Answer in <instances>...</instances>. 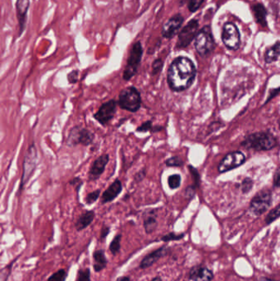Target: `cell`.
<instances>
[{
	"mask_svg": "<svg viewBox=\"0 0 280 281\" xmlns=\"http://www.w3.org/2000/svg\"><path fill=\"white\" fill-rule=\"evenodd\" d=\"M199 32V22L197 19H192L187 25L182 27L177 35V49H185L192 43Z\"/></svg>",
	"mask_w": 280,
	"mask_h": 281,
	"instance_id": "obj_8",
	"label": "cell"
},
{
	"mask_svg": "<svg viewBox=\"0 0 280 281\" xmlns=\"http://www.w3.org/2000/svg\"><path fill=\"white\" fill-rule=\"evenodd\" d=\"M280 56V41L276 42L273 46L267 49L265 55V61L266 64H271L278 60Z\"/></svg>",
	"mask_w": 280,
	"mask_h": 281,
	"instance_id": "obj_23",
	"label": "cell"
},
{
	"mask_svg": "<svg viewBox=\"0 0 280 281\" xmlns=\"http://www.w3.org/2000/svg\"><path fill=\"white\" fill-rule=\"evenodd\" d=\"M163 68H164L163 59L160 58L155 59L151 64V72H150L151 76H155L160 74V71H162Z\"/></svg>",
	"mask_w": 280,
	"mask_h": 281,
	"instance_id": "obj_27",
	"label": "cell"
},
{
	"mask_svg": "<svg viewBox=\"0 0 280 281\" xmlns=\"http://www.w3.org/2000/svg\"><path fill=\"white\" fill-rule=\"evenodd\" d=\"M109 161V155L108 154H103V155H100L97 159H96L92 165H91L90 170L88 173V180L89 181H96L101 177V175H103L105 170L106 166L108 164Z\"/></svg>",
	"mask_w": 280,
	"mask_h": 281,
	"instance_id": "obj_14",
	"label": "cell"
},
{
	"mask_svg": "<svg viewBox=\"0 0 280 281\" xmlns=\"http://www.w3.org/2000/svg\"><path fill=\"white\" fill-rule=\"evenodd\" d=\"M144 49L140 40L136 41L131 48L127 64L123 70V79L124 81H130L138 73L142 59Z\"/></svg>",
	"mask_w": 280,
	"mask_h": 281,
	"instance_id": "obj_3",
	"label": "cell"
},
{
	"mask_svg": "<svg viewBox=\"0 0 280 281\" xmlns=\"http://www.w3.org/2000/svg\"><path fill=\"white\" fill-rule=\"evenodd\" d=\"M271 204V192L269 190H262L253 197L250 205L251 211L256 215L263 214Z\"/></svg>",
	"mask_w": 280,
	"mask_h": 281,
	"instance_id": "obj_11",
	"label": "cell"
},
{
	"mask_svg": "<svg viewBox=\"0 0 280 281\" xmlns=\"http://www.w3.org/2000/svg\"><path fill=\"white\" fill-rule=\"evenodd\" d=\"M181 182L182 178L179 175H170V177H168V185L170 189L175 190L178 188L181 185Z\"/></svg>",
	"mask_w": 280,
	"mask_h": 281,
	"instance_id": "obj_26",
	"label": "cell"
},
{
	"mask_svg": "<svg viewBox=\"0 0 280 281\" xmlns=\"http://www.w3.org/2000/svg\"><path fill=\"white\" fill-rule=\"evenodd\" d=\"M69 184L75 187L77 194H79V191L81 189V186L83 185V181L80 177H75L69 181Z\"/></svg>",
	"mask_w": 280,
	"mask_h": 281,
	"instance_id": "obj_36",
	"label": "cell"
},
{
	"mask_svg": "<svg viewBox=\"0 0 280 281\" xmlns=\"http://www.w3.org/2000/svg\"><path fill=\"white\" fill-rule=\"evenodd\" d=\"M143 226L146 234H151L158 226L156 210H147L143 214Z\"/></svg>",
	"mask_w": 280,
	"mask_h": 281,
	"instance_id": "obj_18",
	"label": "cell"
},
{
	"mask_svg": "<svg viewBox=\"0 0 280 281\" xmlns=\"http://www.w3.org/2000/svg\"><path fill=\"white\" fill-rule=\"evenodd\" d=\"M273 281V280H270V279L264 278V279H261V281Z\"/></svg>",
	"mask_w": 280,
	"mask_h": 281,
	"instance_id": "obj_43",
	"label": "cell"
},
{
	"mask_svg": "<svg viewBox=\"0 0 280 281\" xmlns=\"http://www.w3.org/2000/svg\"><path fill=\"white\" fill-rule=\"evenodd\" d=\"M252 10L257 23L261 25V27H267L268 23L266 17L268 13L265 6L262 3H256L252 6Z\"/></svg>",
	"mask_w": 280,
	"mask_h": 281,
	"instance_id": "obj_22",
	"label": "cell"
},
{
	"mask_svg": "<svg viewBox=\"0 0 280 281\" xmlns=\"http://www.w3.org/2000/svg\"><path fill=\"white\" fill-rule=\"evenodd\" d=\"M68 277V272L64 269H60L49 276L47 281H65Z\"/></svg>",
	"mask_w": 280,
	"mask_h": 281,
	"instance_id": "obj_25",
	"label": "cell"
},
{
	"mask_svg": "<svg viewBox=\"0 0 280 281\" xmlns=\"http://www.w3.org/2000/svg\"><path fill=\"white\" fill-rule=\"evenodd\" d=\"M146 168L144 167L141 169V170H139L135 175H134V181L136 182H142L143 180L145 179V177H146Z\"/></svg>",
	"mask_w": 280,
	"mask_h": 281,
	"instance_id": "obj_37",
	"label": "cell"
},
{
	"mask_svg": "<svg viewBox=\"0 0 280 281\" xmlns=\"http://www.w3.org/2000/svg\"><path fill=\"white\" fill-rule=\"evenodd\" d=\"M30 8V0H17L16 1V15H17L19 33L18 35L21 36L25 30L27 22V15Z\"/></svg>",
	"mask_w": 280,
	"mask_h": 281,
	"instance_id": "obj_15",
	"label": "cell"
},
{
	"mask_svg": "<svg viewBox=\"0 0 280 281\" xmlns=\"http://www.w3.org/2000/svg\"><path fill=\"white\" fill-rule=\"evenodd\" d=\"M170 249L169 246H162L159 248L155 249L154 251H150V253H148L143 257L139 265V267L142 270L150 268V266L156 263L159 260L166 256L169 253Z\"/></svg>",
	"mask_w": 280,
	"mask_h": 281,
	"instance_id": "obj_16",
	"label": "cell"
},
{
	"mask_svg": "<svg viewBox=\"0 0 280 281\" xmlns=\"http://www.w3.org/2000/svg\"><path fill=\"white\" fill-rule=\"evenodd\" d=\"M123 191V183L120 179L116 178L112 184L101 195V203L106 204L114 201Z\"/></svg>",
	"mask_w": 280,
	"mask_h": 281,
	"instance_id": "obj_17",
	"label": "cell"
},
{
	"mask_svg": "<svg viewBox=\"0 0 280 281\" xmlns=\"http://www.w3.org/2000/svg\"><path fill=\"white\" fill-rule=\"evenodd\" d=\"M141 96L136 86H129L118 94V105L123 110L137 113L141 107Z\"/></svg>",
	"mask_w": 280,
	"mask_h": 281,
	"instance_id": "obj_2",
	"label": "cell"
},
{
	"mask_svg": "<svg viewBox=\"0 0 280 281\" xmlns=\"http://www.w3.org/2000/svg\"><path fill=\"white\" fill-rule=\"evenodd\" d=\"M92 257H93V269L96 272H101L107 267L108 259L106 257L103 249H98L94 251Z\"/></svg>",
	"mask_w": 280,
	"mask_h": 281,
	"instance_id": "obj_21",
	"label": "cell"
},
{
	"mask_svg": "<svg viewBox=\"0 0 280 281\" xmlns=\"http://www.w3.org/2000/svg\"><path fill=\"white\" fill-rule=\"evenodd\" d=\"M109 233H110V227L106 225V224H104L103 227L101 228V234H100V241H105Z\"/></svg>",
	"mask_w": 280,
	"mask_h": 281,
	"instance_id": "obj_38",
	"label": "cell"
},
{
	"mask_svg": "<svg viewBox=\"0 0 280 281\" xmlns=\"http://www.w3.org/2000/svg\"><path fill=\"white\" fill-rule=\"evenodd\" d=\"M164 129V127L163 126H155L153 127L152 130L150 133H159V132H161V131Z\"/></svg>",
	"mask_w": 280,
	"mask_h": 281,
	"instance_id": "obj_40",
	"label": "cell"
},
{
	"mask_svg": "<svg viewBox=\"0 0 280 281\" xmlns=\"http://www.w3.org/2000/svg\"><path fill=\"white\" fill-rule=\"evenodd\" d=\"M118 101L112 99L105 103L102 104L98 110L93 114V118L98 122L101 125L105 126L113 119L117 112Z\"/></svg>",
	"mask_w": 280,
	"mask_h": 281,
	"instance_id": "obj_10",
	"label": "cell"
},
{
	"mask_svg": "<svg viewBox=\"0 0 280 281\" xmlns=\"http://www.w3.org/2000/svg\"><path fill=\"white\" fill-rule=\"evenodd\" d=\"M163 281L162 279H161V277H160V276H155V277H154V278H153L152 280H151V281Z\"/></svg>",
	"mask_w": 280,
	"mask_h": 281,
	"instance_id": "obj_42",
	"label": "cell"
},
{
	"mask_svg": "<svg viewBox=\"0 0 280 281\" xmlns=\"http://www.w3.org/2000/svg\"><path fill=\"white\" fill-rule=\"evenodd\" d=\"M121 241H122V234H116L113 240L111 241L108 248L113 256H116L117 254L120 252Z\"/></svg>",
	"mask_w": 280,
	"mask_h": 281,
	"instance_id": "obj_24",
	"label": "cell"
},
{
	"mask_svg": "<svg viewBox=\"0 0 280 281\" xmlns=\"http://www.w3.org/2000/svg\"><path fill=\"white\" fill-rule=\"evenodd\" d=\"M38 162V153L35 142H32L27 149L22 165V175L17 195L21 194L25 185L29 182L30 178L34 174Z\"/></svg>",
	"mask_w": 280,
	"mask_h": 281,
	"instance_id": "obj_4",
	"label": "cell"
},
{
	"mask_svg": "<svg viewBox=\"0 0 280 281\" xmlns=\"http://www.w3.org/2000/svg\"><path fill=\"white\" fill-rule=\"evenodd\" d=\"M165 165H167L168 167H182V165H184V162L178 156H172L166 160Z\"/></svg>",
	"mask_w": 280,
	"mask_h": 281,
	"instance_id": "obj_30",
	"label": "cell"
},
{
	"mask_svg": "<svg viewBox=\"0 0 280 281\" xmlns=\"http://www.w3.org/2000/svg\"><path fill=\"white\" fill-rule=\"evenodd\" d=\"M204 2L205 0H189L188 5H187L188 9L191 12H197V10L202 7Z\"/></svg>",
	"mask_w": 280,
	"mask_h": 281,
	"instance_id": "obj_34",
	"label": "cell"
},
{
	"mask_svg": "<svg viewBox=\"0 0 280 281\" xmlns=\"http://www.w3.org/2000/svg\"><path fill=\"white\" fill-rule=\"evenodd\" d=\"M101 190L96 189L93 192H89L88 194L86 195V197H85V203L86 205H92L94 203H96L97 202V200L99 199V197L101 196Z\"/></svg>",
	"mask_w": 280,
	"mask_h": 281,
	"instance_id": "obj_29",
	"label": "cell"
},
{
	"mask_svg": "<svg viewBox=\"0 0 280 281\" xmlns=\"http://www.w3.org/2000/svg\"><path fill=\"white\" fill-rule=\"evenodd\" d=\"M196 74V67L189 58L177 57L168 69V85L172 91L176 92L185 91L192 86Z\"/></svg>",
	"mask_w": 280,
	"mask_h": 281,
	"instance_id": "obj_1",
	"label": "cell"
},
{
	"mask_svg": "<svg viewBox=\"0 0 280 281\" xmlns=\"http://www.w3.org/2000/svg\"><path fill=\"white\" fill-rule=\"evenodd\" d=\"M95 217H96V213L93 210L84 212L83 214H81L78 217V219L76 221L75 228H76V230L81 232L84 229H86L87 227L91 225V223L95 219Z\"/></svg>",
	"mask_w": 280,
	"mask_h": 281,
	"instance_id": "obj_20",
	"label": "cell"
},
{
	"mask_svg": "<svg viewBox=\"0 0 280 281\" xmlns=\"http://www.w3.org/2000/svg\"><path fill=\"white\" fill-rule=\"evenodd\" d=\"M153 127V121L147 120L141 123L140 126H138V128L136 129V132L140 133H148V132H151Z\"/></svg>",
	"mask_w": 280,
	"mask_h": 281,
	"instance_id": "obj_31",
	"label": "cell"
},
{
	"mask_svg": "<svg viewBox=\"0 0 280 281\" xmlns=\"http://www.w3.org/2000/svg\"><path fill=\"white\" fill-rule=\"evenodd\" d=\"M75 281H91L90 268L79 269Z\"/></svg>",
	"mask_w": 280,
	"mask_h": 281,
	"instance_id": "obj_28",
	"label": "cell"
},
{
	"mask_svg": "<svg viewBox=\"0 0 280 281\" xmlns=\"http://www.w3.org/2000/svg\"><path fill=\"white\" fill-rule=\"evenodd\" d=\"M189 277L193 281H211L214 276L209 269L195 266L190 271Z\"/></svg>",
	"mask_w": 280,
	"mask_h": 281,
	"instance_id": "obj_19",
	"label": "cell"
},
{
	"mask_svg": "<svg viewBox=\"0 0 280 281\" xmlns=\"http://www.w3.org/2000/svg\"><path fill=\"white\" fill-rule=\"evenodd\" d=\"M245 160H246L245 155L240 151L229 153L219 164L218 168L219 173L227 172L229 170H234L235 168L243 165L245 162Z\"/></svg>",
	"mask_w": 280,
	"mask_h": 281,
	"instance_id": "obj_13",
	"label": "cell"
},
{
	"mask_svg": "<svg viewBox=\"0 0 280 281\" xmlns=\"http://www.w3.org/2000/svg\"><path fill=\"white\" fill-rule=\"evenodd\" d=\"M183 22L184 17H182V14L177 13L172 16L163 25L161 30L162 36L167 39H173L177 33H179Z\"/></svg>",
	"mask_w": 280,
	"mask_h": 281,
	"instance_id": "obj_12",
	"label": "cell"
},
{
	"mask_svg": "<svg viewBox=\"0 0 280 281\" xmlns=\"http://www.w3.org/2000/svg\"><path fill=\"white\" fill-rule=\"evenodd\" d=\"M274 184L276 187H280V167L276 170V175L274 177Z\"/></svg>",
	"mask_w": 280,
	"mask_h": 281,
	"instance_id": "obj_39",
	"label": "cell"
},
{
	"mask_svg": "<svg viewBox=\"0 0 280 281\" xmlns=\"http://www.w3.org/2000/svg\"><path fill=\"white\" fill-rule=\"evenodd\" d=\"M79 70L74 69L67 75V79L69 84H76L78 82Z\"/></svg>",
	"mask_w": 280,
	"mask_h": 281,
	"instance_id": "obj_35",
	"label": "cell"
},
{
	"mask_svg": "<svg viewBox=\"0 0 280 281\" xmlns=\"http://www.w3.org/2000/svg\"><path fill=\"white\" fill-rule=\"evenodd\" d=\"M184 237V234H175V233H170V234H165L161 238V241L168 243V242L177 241L182 239Z\"/></svg>",
	"mask_w": 280,
	"mask_h": 281,
	"instance_id": "obj_33",
	"label": "cell"
},
{
	"mask_svg": "<svg viewBox=\"0 0 280 281\" xmlns=\"http://www.w3.org/2000/svg\"><path fill=\"white\" fill-rule=\"evenodd\" d=\"M95 138V133H92L91 130L83 128L82 126L76 125L69 131L66 139V144L69 147H74L78 145L88 146L94 142Z\"/></svg>",
	"mask_w": 280,
	"mask_h": 281,
	"instance_id": "obj_5",
	"label": "cell"
},
{
	"mask_svg": "<svg viewBox=\"0 0 280 281\" xmlns=\"http://www.w3.org/2000/svg\"><path fill=\"white\" fill-rule=\"evenodd\" d=\"M115 281H131V278L129 276H119L118 278L116 279Z\"/></svg>",
	"mask_w": 280,
	"mask_h": 281,
	"instance_id": "obj_41",
	"label": "cell"
},
{
	"mask_svg": "<svg viewBox=\"0 0 280 281\" xmlns=\"http://www.w3.org/2000/svg\"><path fill=\"white\" fill-rule=\"evenodd\" d=\"M280 216V205L277 206L275 209L272 210L268 215L266 217V224H271L272 222L275 221L276 219H278Z\"/></svg>",
	"mask_w": 280,
	"mask_h": 281,
	"instance_id": "obj_32",
	"label": "cell"
},
{
	"mask_svg": "<svg viewBox=\"0 0 280 281\" xmlns=\"http://www.w3.org/2000/svg\"><path fill=\"white\" fill-rule=\"evenodd\" d=\"M242 145L246 148H251L254 150H268L276 145V139L270 133H253L246 137Z\"/></svg>",
	"mask_w": 280,
	"mask_h": 281,
	"instance_id": "obj_7",
	"label": "cell"
},
{
	"mask_svg": "<svg viewBox=\"0 0 280 281\" xmlns=\"http://www.w3.org/2000/svg\"><path fill=\"white\" fill-rule=\"evenodd\" d=\"M222 40L224 45L231 50L239 49L241 44V35L239 28L232 22L225 23L222 30Z\"/></svg>",
	"mask_w": 280,
	"mask_h": 281,
	"instance_id": "obj_9",
	"label": "cell"
},
{
	"mask_svg": "<svg viewBox=\"0 0 280 281\" xmlns=\"http://www.w3.org/2000/svg\"><path fill=\"white\" fill-rule=\"evenodd\" d=\"M194 44L196 50L201 56L207 57L211 54L215 47V42L210 26H205L200 30L195 38Z\"/></svg>",
	"mask_w": 280,
	"mask_h": 281,
	"instance_id": "obj_6",
	"label": "cell"
}]
</instances>
